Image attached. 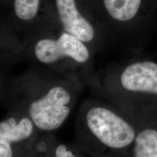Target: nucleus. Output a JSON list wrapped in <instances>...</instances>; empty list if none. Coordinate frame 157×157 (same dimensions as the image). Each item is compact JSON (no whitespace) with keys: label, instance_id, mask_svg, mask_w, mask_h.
Masks as SVG:
<instances>
[{"label":"nucleus","instance_id":"obj_2","mask_svg":"<svg viewBox=\"0 0 157 157\" xmlns=\"http://www.w3.org/2000/svg\"><path fill=\"white\" fill-rule=\"evenodd\" d=\"M21 84L32 95L29 113L33 124L43 131L58 129L70 113L68 105L71 98L68 90L39 73L29 74Z\"/></svg>","mask_w":157,"mask_h":157},{"label":"nucleus","instance_id":"obj_10","mask_svg":"<svg viewBox=\"0 0 157 157\" xmlns=\"http://www.w3.org/2000/svg\"><path fill=\"white\" fill-rule=\"evenodd\" d=\"M135 157H157V131L146 129L135 139Z\"/></svg>","mask_w":157,"mask_h":157},{"label":"nucleus","instance_id":"obj_9","mask_svg":"<svg viewBox=\"0 0 157 157\" xmlns=\"http://www.w3.org/2000/svg\"><path fill=\"white\" fill-rule=\"evenodd\" d=\"M103 2L108 13L119 21L132 19L141 4V0H103Z\"/></svg>","mask_w":157,"mask_h":157},{"label":"nucleus","instance_id":"obj_12","mask_svg":"<svg viewBox=\"0 0 157 157\" xmlns=\"http://www.w3.org/2000/svg\"><path fill=\"white\" fill-rule=\"evenodd\" d=\"M12 0H0V7H10Z\"/></svg>","mask_w":157,"mask_h":157},{"label":"nucleus","instance_id":"obj_4","mask_svg":"<svg viewBox=\"0 0 157 157\" xmlns=\"http://www.w3.org/2000/svg\"><path fill=\"white\" fill-rule=\"evenodd\" d=\"M90 130L103 144L112 148L129 146L135 138V130L126 121L110 110L94 107L87 113Z\"/></svg>","mask_w":157,"mask_h":157},{"label":"nucleus","instance_id":"obj_8","mask_svg":"<svg viewBox=\"0 0 157 157\" xmlns=\"http://www.w3.org/2000/svg\"><path fill=\"white\" fill-rule=\"evenodd\" d=\"M23 52L21 39L6 20L0 19V60L12 61L23 58Z\"/></svg>","mask_w":157,"mask_h":157},{"label":"nucleus","instance_id":"obj_13","mask_svg":"<svg viewBox=\"0 0 157 157\" xmlns=\"http://www.w3.org/2000/svg\"><path fill=\"white\" fill-rule=\"evenodd\" d=\"M2 77L1 75H0V90L2 89Z\"/></svg>","mask_w":157,"mask_h":157},{"label":"nucleus","instance_id":"obj_11","mask_svg":"<svg viewBox=\"0 0 157 157\" xmlns=\"http://www.w3.org/2000/svg\"><path fill=\"white\" fill-rule=\"evenodd\" d=\"M56 157H76L72 154L71 151L68 150L65 145H60L57 147L56 151Z\"/></svg>","mask_w":157,"mask_h":157},{"label":"nucleus","instance_id":"obj_7","mask_svg":"<svg viewBox=\"0 0 157 157\" xmlns=\"http://www.w3.org/2000/svg\"><path fill=\"white\" fill-rule=\"evenodd\" d=\"M34 131L31 119L24 117L19 121L10 117L0 121V157H13L12 143H17L29 138Z\"/></svg>","mask_w":157,"mask_h":157},{"label":"nucleus","instance_id":"obj_1","mask_svg":"<svg viewBox=\"0 0 157 157\" xmlns=\"http://www.w3.org/2000/svg\"><path fill=\"white\" fill-rule=\"evenodd\" d=\"M58 21L37 29L22 39L23 56L44 66H56L62 60L85 63L90 59L87 46L73 35L59 31Z\"/></svg>","mask_w":157,"mask_h":157},{"label":"nucleus","instance_id":"obj_5","mask_svg":"<svg viewBox=\"0 0 157 157\" xmlns=\"http://www.w3.org/2000/svg\"><path fill=\"white\" fill-rule=\"evenodd\" d=\"M58 23L63 31L73 35L84 44L93 42L95 30L83 10L78 0H53Z\"/></svg>","mask_w":157,"mask_h":157},{"label":"nucleus","instance_id":"obj_6","mask_svg":"<svg viewBox=\"0 0 157 157\" xmlns=\"http://www.w3.org/2000/svg\"><path fill=\"white\" fill-rule=\"evenodd\" d=\"M121 83L129 91L157 94V63L145 61L130 65L121 74Z\"/></svg>","mask_w":157,"mask_h":157},{"label":"nucleus","instance_id":"obj_3","mask_svg":"<svg viewBox=\"0 0 157 157\" xmlns=\"http://www.w3.org/2000/svg\"><path fill=\"white\" fill-rule=\"evenodd\" d=\"M6 19L22 40L37 29L58 21L53 0H12Z\"/></svg>","mask_w":157,"mask_h":157}]
</instances>
